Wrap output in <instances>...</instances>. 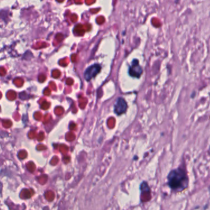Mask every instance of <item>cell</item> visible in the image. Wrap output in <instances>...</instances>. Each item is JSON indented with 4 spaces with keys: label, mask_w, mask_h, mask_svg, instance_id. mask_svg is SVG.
I'll list each match as a JSON object with an SVG mask.
<instances>
[{
    "label": "cell",
    "mask_w": 210,
    "mask_h": 210,
    "mask_svg": "<svg viewBox=\"0 0 210 210\" xmlns=\"http://www.w3.org/2000/svg\"><path fill=\"white\" fill-rule=\"evenodd\" d=\"M168 182L170 188L174 191L181 192L188 187L189 179L185 171L177 168L169 173Z\"/></svg>",
    "instance_id": "cell-1"
},
{
    "label": "cell",
    "mask_w": 210,
    "mask_h": 210,
    "mask_svg": "<svg viewBox=\"0 0 210 210\" xmlns=\"http://www.w3.org/2000/svg\"><path fill=\"white\" fill-rule=\"evenodd\" d=\"M130 75L135 78H139L142 73V69L139 64V62L135 59L133 61L132 65L129 70Z\"/></svg>",
    "instance_id": "cell-4"
},
{
    "label": "cell",
    "mask_w": 210,
    "mask_h": 210,
    "mask_svg": "<svg viewBox=\"0 0 210 210\" xmlns=\"http://www.w3.org/2000/svg\"><path fill=\"white\" fill-rule=\"evenodd\" d=\"M101 70L100 66L99 64H94L89 67L84 73V78L87 81H90L95 77L100 72Z\"/></svg>",
    "instance_id": "cell-2"
},
{
    "label": "cell",
    "mask_w": 210,
    "mask_h": 210,
    "mask_svg": "<svg viewBox=\"0 0 210 210\" xmlns=\"http://www.w3.org/2000/svg\"><path fill=\"white\" fill-rule=\"evenodd\" d=\"M127 103L123 98H119L116 100L114 105V112L116 115H121L127 110Z\"/></svg>",
    "instance_id": "cell-3"
}]
</instances>
